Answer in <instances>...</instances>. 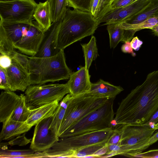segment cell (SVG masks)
Masks as SVG:
<instances>
[{
  "instance_id": "603a6c76",
  "label": "cell",
  "mask_w": 158,
  "mask_h": 158,
  "mask_svg": "<svg viewBox=\"0 0 158 158\" xmlns=\"http://www.w3.org/2000/svg\"><path fill=\"white\" fill-rule=\"evenodd\" d=\"M72 98L69 93L63 98L56 108L53 115L49 128L56 135L58 136L60 127L64 117L68 105Z\"/></svg>"
},
{
  "instance_id": "5bb4252c",
  "label": "cell",
  "mask_w": 158,
  "mask_h": 158,
  "mask_svg": "<svg viewBox=\"0 0 158 158\" xmlns=\"http://www.w3.org/2000/svg\"><path fill=\"white\" fill-rule=\"evenodd\" d=\"M61 19L52 22L49 28L44 31V37L39 50L35 57H50L56 55L60 52V50L58 48L57 43L58 35Z\"/></svg>"
},
{
  "instance_id": "7dc6e473",
  "label": "cell",
  "mask_w": 158,
  "mask_h": 158,
  "mask_svg": "<svg viewBox=\"0 0 158 158\" xmlns=\"http://www.w3.org/2000/svg\"><path fill=\"white\" fill-rule=\"evenodd\" d=\"M153 128L155 130L158 129V123L155 125Z\"/></svg>"
},
{
  "instance_id": "d4e9b609",
  "label": "cell",
  "mask_w": 158,
  "mask_h": 158,
  "mask_svg": "<svg viewBox=\"0 0 158 158\" xmlns=\"http://www.w3.org/2000/svg\"><path fill=\"white\" fill-rule=\"evenodd\" d=\"M84 52L85 67L88 70L92 61L98 56L96 39L92 36L89 41L87 44H81Z\"/></svg>"
},
{
  "instance_id": "7bdbcfd3",
  "label": "cell",
  "mask_w": 158,
  "mask_h": 158,
  "mask_svg": "<svg viewBox=\"0 0 158 158\" xmlns=\"http://www.w3.org/2000/svg\"><path fill=\"white\" fill-rule=\"evenodd\" d=\"M99 0H93L92 3L91 13L94 17Z\"/></svg>"
},
{
  "instance_id": "8d00e7d4",
  "label": "cell",
  "mask_w": 158,
  "mask_h": 158,
  "mask_svg": "<svg viewBox=\"0 0 158 158\" xmlns=\"http://www.w3.org/2000/svg\"><path fill=\"white\" fill-rule=\"evenodd\" d=\"M12 59L9 56L1 54L0 56V67L6 69L11 65Z\"/></svg>"
},
{
  "instance_id": "9a60e30c",
  "label": "cell",
  "mask_w": 158,
  "mask_h": 158,
  "mask_svg": "<svg viewBox=\"0 0 158 158\" xmlns=\"http://www.w3.org/2000/svg\"><path fill=\"white\" fill-rule=\"evenodd\" d=\"M90 77L89 70L85 66L72 73L67 84L69 94L72 97H75L89 91L92 83Z\"/></svg>"
},
{
  "instance_id": "7c38bea8",
  "label": "cell",
  "mask_w": 158,
  "mask_h": 158,
  "mask_svg": "<svg viewBox=\"0 0 158 158\" xmlns=\"http://www.w3.org/2000/svg\"><path fill=\"white\" fill-rule=\"evenodd\" d=\"M44 31L36 21H33L26 35L14 45V48L21 53L34 56L38 52Z\"/></svg>"
},
{
  "instance_id": "8fae6325",
  "label": "cell",
  "mask_w": 158,
  "mask_h": 158,
  "mask_svg": "<svg viewBox=\"0 0 158 158\" xmlns=\"http://www.w3.org/2000/svg\"><path fill=\"white\" fill-rule=\"evenodd\" d=\"M52 116L46 118L35 125L30 148L35 152H43L51 148L59 137L49 128Z\"/></svg>"
},
{
  "instance_id": "ffe728a7",
  "label": "cell",
  "mask_w": 158,
  "mask_h": 158,
  "mask_svg": "<svg viewBox=\"0 0 158 158\" xmlns=\"http://www.w3.org/2000/svg\"><path fill=\"white\" fill-rule=\"evenodd\" d=\"M123 90V89L120 86H115L100 79L96 83H91L89 92L102 97L113 98H115Z\"/></svg>"
},
{
  "instance_id": "52a82bcc",
  "label": "cell",
  "mask_w": 158,
  "mask_h": 158,
  "mask_svg": "<svg viewBox=\"0 0 158 158\" xmlns=\"http://www.w3.org/2000/svg\"><path fill=\"white\" fill-rule=\"evenodd\" d=\"M110 98L89 92L74 98L72 97L60 128L59 137L76 122L102 106Z\"/></svg>"
},
{
  "instance_id": "6da1fadb",
  "label": "cell",
  "mask_w": 158,
  "mask_h": 158,
  "mask_svg": "<svg viewBox=\"0 0 158 158\" xmlns=\"http://www.w3.org/2000/svg\"><path fill=\"white\" fill-rule=\"evenodd\" d=\"M158 109V70L149 73L143 83L119 104L111 122L112 129L146 123Z\"/></svg>"
},
{
  "instance_id": "2e32d148",
  "label": "cell",
  "mask_w": 158,
  "mask_h": 158,
  "mask_svg": "<svg viewBox=\"0 0 158 158\" xmlns=\"http://www.w3.org/2000/svg\"><path fill=\"white\" fill-rule=\"evenodd\" d=\"M6 70L10 91L24 92L31 85L28 71L16 62L12 60L10 66Z\"/></svg>"
},
{
  "instance_id": "277c9868",
  "label": "cell",
  "mask_w": 158,
  "mask_h": 158,
  "mask_svg": "<svg viewBox=\"0 0 158 158\" xmlns=\"http://www.w3.org/2000/svg\"><path fill=\"white\" fill-rule=\"evenodd\" d=\"M114 130L110 128L61 138L51 148L44 151L45 157L72 158L73 154L81 149L97 143H107Z\"/></svg>"
},
{
  "instance_id": "d590c367",
  "label": "cell",
  "mask_w": 158,
  "mask_h": 158,
  "mask_svg": "<svg viewBox=\"0 0 158 158\" xmlns=\"http://www.w3.org/2000/svg\"><path fill=\"white\" fill-rule=\"evenodd\" d=\"M114 129L113 134L107 143V145H118L120 142L122 134V127Z\"/></svg>"
},
{
  "instance_id": "ab89813d",
  "label": "cell",
  "mask_w": 158,
  "mask_h": 158,
  "mask_svg": "<svg viewBox=\"0 0 158 158\" xmlns=\"http://www.w3.org/2000/svg\"><path fill=\"white\" fill-rule=\"evenodd\" d=\"M143 43V42L140 40L137 36L133 37L130 42L132 48L136 51L139 50Z\"/></svg>"
},
{
  "instance_id": "b9f144b4",
  "label": "cell",
  "mask_w": 158,
  "mask_h": 158,
  "mask_svg": "<svg viewBox=\"0 0 158 158\" xmlns=\"http://www.w3.org/2000/svg\"><path fill=\"white\" fill-rule=\"evenodd\" d=\"M158 123V109L152 115L148 121L145 123L148 125L152 127H154Z\"/></svg>"
},
{
  "instance_id": "f6af8a7d",
  "label": "cell",
  "mask_w": 158,
  "mask_h": 158,
  "mask_svg": "<svg viewBox=\"0 0 158 158\" xmlns=\"http://www.w3.org/2000/svg\"><path fill=\"white\" fill-rule=\"evenodd\" d=\"M150 29L152 30L155 35L158 36V24L152 27Z\"/></svg>"
},
{
  "instance_id": "44dd1931",
  "label": "cell",
  "mask_w": 158,
  "mask_h": 158,
  "mask_svg": "<svg viewBox=\"0 0 158 158\" xmlns=\"http://www.w3.org/2000/svg\"><path fill=\"white\" fill-rule=\"evenodd\" d=\"M33 18L44 31L49 28L52 22L50 8L48 1L38 3Z\"/></svg>"
},
{
  "instance_id": "7a4b0ae2",
  "label": "cell",
  "mask_w": 158,
  "mask_h": 158,
  "mask_svg": "<svg viewBox=\"0 0 158 158\" xmlns=\"http://www.w3.org/2000/svg\"><path fill=\"white\" fill-rule=\"evenodd\" d=\"M99 24L91 12L67 8L58 33L59 49L64 50L74 43L92 35Z\"/></svg>"
},
{
  "instance_id": "d6986e66",
  "label": "cell",
  "mask_w": 158,
  "mask_h": 158,
  "mask_svg": "<svg viewBox=\"0 0 158 158\" xmlns=\"http://www.w3.org/2000/svg\"><path fill=\"white\" fill-rule=\"evenodd\" d=\"M59 102H54L30 110L26 123L32 127L43 120L52 116L59 105Z\"/></svg>"
},
{
  "instance_id": "4316f807",
  "label": "cell",
  "mask_w": 158,
  "mask_h": 158,
  "mask_svg": "<svg viewBox=\"0 0 158 158\" xmlns=\"http://www.w3.org/2000/svg\"><path fill=\"white\" fill-rule=\"evenodd\" d=\"M50 8L52 23L61 19L67 9V0H46Z\"/></svg>"
},
{
  "instance_id": "f546056e",
  "label": "cell",
  "mask_w": 158,
  "mask_h": 158,
  "mask_svg": "<svg viewBox=\"0 0 158 158\" xmlns=\"http://www.w3.org/2000/svg\"><path fill=\"white\" fill-rule=\"evenodd\" d=\"M106 145V143H101L86 147L75 152L72 157L85 158L89 156H93L96 157L95 154L96 152Z\"/></svg>"
},
{
  "instance_id": "c3c4849f",
  "label": "cell",
  "mask_w": 158,
  "mask_h": 158,
  "mask_svg": "<svg viewBox=\"0 0 158 158\" xmlns=\"http://www.w3.org/2000/svg\"><path fill=\"white\" fill-rule=\"evenodd\" d=\"M139 0H133V2H136V1H139Z\"/></svg>"
},
{
  "instance_id": "4fadbf2b",
  "label": "cell",
  "mask_w": 158,
  "mask_h": 158,
  "mask_svg": "<svg viewBox=\"0 0 158 158\" xmlns=\"http://www.w3.org/2000/svg\"><path fill=\"white\" fill-rule=\"evenodd\" d=\"M150 1V0L136 1L125 6L110 10L98 20L99 23L106 22L103 25L121 22L139 12Z\"/></svg>"
},
{
  "instance_id": "83f0119b",
  "label": "cell",
  "mask_w": 158,
  "mask_h": 158,
  "mask_svg": "<svg viewBox=\"0 0 158 158\" xmlns=\"http://www.w3.org/2000/svg\"><path fill=\"white\" fill-rule=\"evenodd\" d=\"M20 95L21 98L19 104L9 117L15 121L26 122L30 110L26 105L25 95L21 94Z\"/></svg>"
},
{
  "instance_id": "60d3db41",
  "label": "cell",
  "mask_w": 158,
  "mask_h": 158,
  "mask_svg": "<svg viewBox=\"0 0 158 158\" xmlns=\"http://www.w3.org/2000/svg\"><path fill=\"white\" fill-rule=\"evenodd\" d=\"M121 49L122 51L124 53H131L133 56H135V55L131 46L130 41L125 43V44L122 45Z\"/></svg>"
},
{
  "instance_id": "ac0fdd59",
  "label": "cell",
  "mask_w": 158,
  "mask_h": 158,
  "mask_svg": "<svg viewBox=\"0 0 158 158\" xmlns=\"http://www.w3.org/2000/svg\"><path fill=\"white\" fill-rule=\"evenodd\" d=\"M3 126L0 135V141L9 140L15 136L25 133L32 127L26 122L14 120L10 117L2 123Z\"/></svg>"
},
{
  "instance_id": "3957f363",
  "label": "cell",
  "mask_w": 158,
  "mask_h": 158,
  "mask_svg": "<svg viewBox=\"0 0 158 158\" xmlns=\"http://www.w3.org/2000/svg\"><path fill=\"white\" fill-rule=\"evenodd\" d=\"M28 57L31 85L68 79L72 73L66 64L64 50L50 57Z\"/></svg>"
},
{
  "instance_id": "7402d4cb",
  "label": "cell",
  "mask_w": 158,
  "mask_h": 158,
  "mask_svg": "<svg viewBox=\"0 0 158 158\" xmlns=\"http://www.w3.org/2000/svg\"><path fill=\"white\" fill-rule=\"evenodd\" d=\"M158 14V0H150L149 3L139 12L120 23L128 24H137Z\"/></svg>"
},
{
  "instance_id": "1f68e13d",
  "label": "cell",
  "mask_w": 158,
  "mask_h": 158,
  "mask_svg": "<svg viewBox=\"0 0 158 158\" xmlns=\"http://www.w3.org/2000/svg\"><path fill=\"white\" fill-rule=\"evenodd\" d=\"M113 0H99L94 18L98 20L110 10Z\"/></svg>"
},
{
  "instance_id": "bcb514c9",
  "label": "cell",
  "mask_w": 158,
  "mask_h": 158,
  "mask_svg": "<svg viewBox=\"0 0 158 158\" xmlns=\"http://www.w3.org/2000/svg\"><path fill=\"white\" fill-rule=\"evenodd\" d=\"M14 0H0V2H8Z\"/></svg>"
},
{
  "instance_id": "ee69618b",
  "label": "cell",
  "mask_w": 158,
  "mask_h": 158,
  "mask_svg": "<svg viewBox=\"0 0 158 158\" xmlns=\"http://www.w3.org/2000/svg\"><path fill=\"white\" fill-rule=\"evenodd\" d=\"M158 141V131L153 135L150 139L148 143L150 145Z\"/></svg>"
},
{
  "instance_id": "30bf717a",
  "label": "cell",
  "mask_w": 158,
  "mask_h": 158,
  "mask_svg": "<svg viewBox=\"0 0 158 158\" xmlns=\"http://www.w3.org/2000/svg\"><path fill=\"white\" fill-rule=\"evenodd\" d=\"M31 23L0 21V54L10 56L15 50L14 44L26 34Z\"/></svg>"
},
{
  "instance_id": "4dcf8cb0",
  "label": "cell",
  "mask_w": 158,
  "mask_h": 158,
  "mask_svg": "<svg viewBox=\"0 0 158 158\" xmlns=\"http://www.w3.org/2000/svg\"><path fill=\"white\" fill-rule=\"evenodd\" d=\"M93 0H67L68 6L84 11L91 12Z\"/></svg>"
},
{
  "instance_id": "ba28073f",
  "label": "cell",
  "mask_w": 158,
  "mask_h": 158,
  "mask_svg": "<svg viewBox=\"0 0 158 158\" xmlns=\"http://www.w3.org/2000/svg\"><path fill=\"white\" fill-rule=\"evenodd\" d=\"M69 93L67 83L36 84L29 86L25 91L27 106L30 110L54 102L61 101Z\"/></svg>"
},
{
  "instance_id": "484cf974",
  "label": "cell",
  "mask_w": 158,
  "mask_h": 158,
  "mask_svg": "<svg viewBox=\"0 0 158 158\" xmlns=\"http://www.w3.org/2000/svg\"><path fill=\"white\" fill-rule=\"evenodd\" d=\"M120 27L126 30L136 31L144 29H149L158 24V14L153 16L143 21L135 24H128L121 23H116Z\"/></svg>"
},
{
  "instance_id": "9c48e42d",
  "label": "cell",
  "mask_w": 158,
  "mask_h": 158,
  "mask_svg": "<svg viewBox=\"0 0 158 158\" xmlns=\"http://www.w3.org/2000/svg\"><path fill=\"white\" fill-rule=\"evenodd\" d=\"M37 4L34 0H15L0 2V21L31 23Z\"/></svg>"
},
{
  "instance_id": "f35d334b",
  "label": "cell",
  "mask_w": 158,
  "mask_h": 158,
  "mask_svg": "<svg viewBox=\"0 0 158 158\" xmlns=\"http://www.w3.org/2000/svg\"><path fill=\"white\" fill-rule=\"evenodd\" d=\"M135 157L158 158V149L152 150L142 152L135 155Z\"/></svg>"
},
{
  "instance_id": "8992f818",
  "label": "cell",
  "mask_w": 158,
  "mask_h": 158,
  "mask_svg": "<svg viewBox=\"0 0 158 158\" xmlns=\"http://www.w3.org/2000/svg\"><path fill=\"white\" fill-rule=\"evenodd\" d=\"M115 98H110L102 106L76 122L59 138L79 135L93 131L112 128L111 122L115 113L113 104Z\"/></svg>"
},
{
  "instance_id": "cb8c5ba5",
  "label": "cell",
  "mask_w": 158,
  "mask_h": 158,
  "mask_svg": "<svg viewBox=\"0 0 158 158\" xmlns=\"http://www.w3.org/2000/svg\"><path fill=\"white\" fill-rule=\"evenodd\" d=\"M6 145L1 147V158H40L42 157L41 152H35L31 149L23 150H10Z\"/></svg>"
},
{
  "instance_id": "836d02e7",
  "label": "cell",
  "mask_w": 158,
  "mask_h": 158,
  "mask_svg": "<svg viewBox=\"0 0 158 158\" xmlns=\"http://www.w3.org/2000/svg\"><path fill=\"white\" fill-rule=\"evenodd\" d=\"M0 88L5 91H10V86L6 70L1 67H0Z\"/></svg>"
},
{
  "instance_id": "d6a6232c",
  "label": "cell",
  "mask_w": 158,
  "mask_h": 158,
  "mask_svg": "<svg viewBox=\"0 0 158 158\" xmlns=\"http://www.w3.org/2000/svg\"><path fill=\"white\" fill-rule=\"evenodd\" d=\"M10 56L13 60L16 62L28 71L29 60L28 56L17 52L15 50Z\"/></svg>"
},
{
  "instance_id": "e575fe53",
  "label": "cell",
  "mask_w": 158,
  "mask_h": 158,
  "mask_svg": "<svg viewBox=\"0 0 158 158\" xmlns=\"http://www.w3.org/2000/svg\"><path fill=\"white\" fill-rule=\"evenodd\" d=\"M24 133L22 135L18 136L17 137L9 141L7 144L11 146L18 145L19 146H25L31 142V139H27Z\"/></svg>"
},
{
  "instance_id": "e0dca14e",
  "label": "cell",
  "mask_w": 158,
  "mask_h": 158,
  "mask_svg": "<svg viewBox=\"0 0 158 158\" xmlns=\"http://www.w3.org/2000/svg\"><path fill=\"white\" fill-rule=\"evenodd\" d=\"M21 96L14 91H5L0 95V122L3 123L10 116L17 107Z\"/></svg>"
},
{
  "instance_id": "f1b7e54d",
  "label": "cell",
  "mask_w": 158,
  "mask_h": 158,
  "mask_svg": "<svg viewBox=\"0 0 158 158\" xmlns=\"http://www.w3.org/2000/svg\"><path fill=\"white\" fill-rule=\"evenodd\" d=\"M107 25V29L109 35L110 48H114L120 42L122 41L125 30L118 26L116 23Z\"/></svg>"
},
{
  "instance_id": "5b68a950",
  "label": "cell",
  "mask_w": 158,
  "mask_h": 158,
  "mask_svg": "<svg viewBox=\"0 0 158 158\" xmlns=\"http://www.w3.org/2000/svg\"><path fill=\"white\" fill-rule=\"evenodd\" d=\"M122 128L121 137L116 146L115 155L130 157H134L150 146L149 141L155 131L146 124L124 125Z\"/></svg>"
},
{
  "instance_id": "681fc988",
  "label": "cell",
  "mask_w": 158,
  "mask_h": 158,
  "mask_svg": "<svg viewBox=\"0 0 158 158\" xmlns=\"http://www.w3.org/2000/svg\"><path fill=\"white\" fill-rule=\"evenodd\" d=\"M116 0H113V2H114V1H116Z\"/></svg>"
},
{
  "instance_id": "74e56055",
  "label": "cell",
  "mask_w": 158,
  "mask_h": 158,
  "mask_svg": "<svg viewBox=\"0 0 158 158\" xmlns=\"http://www.w3.org/2000/svg\"><path fill=\"white\" fill-rule=\"evenodd\" d=\"M133 0H117L112 2L110 7L109 11L127 6L133 3Z\"/></svg>"
}]
</instances>
